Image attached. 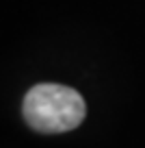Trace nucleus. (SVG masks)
Listing matches in <instances>:
<instances>
[{"instance_id":"nucleus-1","label":"nucleus","mask_w":145,"mask_h":148,"mask_svg":"<svg viewBox=\"0 0 145 148\" xmlns=\"http://www.w3.org/2000/svg\"><path fill=\"white\" fill-rule=\"evenodd\" d=\"M22 113L26 124L39 133H65L85 120L87 105L76 89L56 83H41L24 96Z\"/></svg>"}]
</instances>
